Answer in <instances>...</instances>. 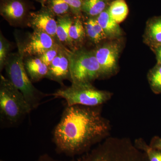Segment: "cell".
<instances>
[{
    "label": "cell",
    "instance_id": "5",
    "mask_svg": "<svg viewBox=\"0 0 161 161\" xmlns=\"http://www.w3.org/2000/svg\"><path fill=\"white\" fill-rule=\"evenodd\" d=\"M52 95L65 100L67 106L79 105L95 107L105 103L111 98L109 92L100 91L92 84H76L58 90Z\"/></svg>",
    "mask_w": 161,
    "mask_h": 161
},
{
    "label": "cell",
    "instance_id": "18",
    "mask_svg": "<svg viewBox=\"0 0 161 161\" xmlns=\"http://www.w3.org/2000/svg\"><path fill=\"white\" fill-rule=\"evenodd\" d=\"M85 29L79 19L73 20L69 32V38L72 43H79L84 39L86 35Z\"/></svg>",
    "mask_w": 161,
    "mask_h": 161
},
{
    "label": "cell",
    "instance_id": "10",
    "mask_svg": "<svg viewBox=\"0 0 161 161\" xmlns=\"http://www.w3.org/2000/svg\"><path fill=\"white\" fill-rule=\"evenodd\" d=\"M47 78L59 83H62L65 79H69V60L66 52L60 50L48 67Z\"/></svg>",
    "mask_w": 161,
    "mask_h": 161
},
{
    "label": "cell",
    "instance_id": "2",
    "mask_svg": "<svg viewBox=\"0 0 161 161\" xmlns=\"http://www.w3.org/2000/svg\"><path fill=\"white\" fill-rule=\"evenodd\" d=\"M32 111L21 92L8 78L1 75L0 116L9 126L16 125Z\"/></svg>",
    "mask_w": 161,
    "mask_h": 161
},
{
    "label": "cell",
    "instance_id": "21",
    "mask_svg": "<svg viewBox=\"0 0 161 161\" xmlns=\"http://www.w3.org/2000/svg\"><path fill=\"white\" fill-rule=\"evenodd\" d=\"M84 27L87 36L94 43H98L102 41L97 33L93 24V18L87 20L85 23Z\"/></svg>",
    "mask_w": 161,
    "mask_h": 161
},
{
    "label": "cell",
    "instance_id": "14",
    "mask_svg": "<svg viewBox=\"0 0 161 161\" xmlns=\"http://www.w3.org/2000/svg\"><path fill=\"white\" fill-rule=\"evenodd\" d=\"M109 13L116 23H121L129 14V8L125 0H115L108 8Z\"/></svg>",
    "mask_w": 161,
    "mask_h": 161
},
{
    "label": "cell",
    "instance_id": "9",
    "mask_svg": "<svg viewBox=\"0 0 161 161\" xmlns=\"http://www.w3.org/2000/svg\"><path fill=\"white\" fill-rule=\"evenodd\" d=\"M28 12V5L25 0H1V15L12 24L21 23Z\"/></svg>",
    "mask_w": 161,
    "mask_h": 161
},
{
    "label": "cell",
    "instance_id": "16",
    "mask_svg": "<svg viewBox=\"0 0 161 161\" xmlns=\"http://www.w3.org/2000/svg\"><path fill=\"white\" fill-rule=\"evenodd\" d=\"M46 4L50 11L59 17L69 14L71 12L69 6L64 0H47Z\"/></svg>",
    "mask_w": 161,
    "mask_h": 161
},
{
    "label": "cell",
    "instance_id": "4",
    "mask_svg": "<svg viewBox=\"0 0 161 161\" xmlns=\"http://www.w3.org/2000/svg\"><path fill=\"white\" fill-rule=\"evenodd\" d=\"M69 63V80L72 84H92L102 75L95 53L84 50L66 52Z\"/></svg>",
    "mask_w": 161,
    "mask_h": 161
},
{
    "label": "cell",
    "instance_id": "15",
    "mask_svg": "<svg viewBox=\"0 0 161 161\" xmlns=\"http://www.w3.org/2000/svg\"><path fill=\"white\" fill-rule=\"evenodd\" d=\"M109 0H87L83 2L82 11L90 16H97L106 9Z\"/></svg>",
    "mask_w": 161,
    "mask_h": 161
},
{
    "label": "cell",
    "instance_id": "26",
    "mask_svg": "<svg viewBox=\"0 0 161 161\" xmlns=\"http://www.w3.org/2000/svg\"><path fill=\"white\" fill-rule=\"evenodd\" d=\"M36 1L41 3L42 4V6H45L47 0H36Z\"/></svg>",
    "mask_w": 161,
    "mask_h": 161
},
{
    "label": "cell",
    "instance_id": "24",
    "mask_svg": "<svg viewBox=\"0 0 161 161\" xmlns=\"http://www.w3.org/2000/svg\"><path fill=\"white\" fill-rule=\"evenodd\" d=\"M69 6L73 14L78 16L82 11L83 1L82 0H64Z\"/></svg>",
    "mask_w": 161,
    "mask_h": 161
},
{
    "label": "cell",
    "instance_id": "23",
    "mask_svg": "<svg viewBox=\"0 0 161 161\" xmlns=\"http://www.w3.org/2000/svg\"><path fill=\"white\" fill-rule=\"evenodd\" d=\"M60 51L59 47L58 45H56L54 47L51 48L41 55L39 58L43 63L49 67Z\"/></svg>",
    "mask_w": 161,
    "mask_h": 161
},
{
    "label": "cell",
    "instance_id": "22",
    "mask_svg": "<svg viewBox=\"0 0 161 161\" xmlns=\"http://www.w3.org/2000/svg\"><path fill=\"white\" fill-rule=\"evenodd\" d=\"M149 80L153 90L157 92H161V65L151 72Z\"/></svg>",
    "mask_w": 161,
    "mask_h": 161
},
{
    "label": "cell",
    "instance_id": "6",
    "mask_svg": "<svg viewBox=\"0 0 161 161\" xmlns=\"http://www.w3.org/2000/svg\"><path fill=\"white\" fill-rule=\"evenodd\" d=\"M56 45L51 36L43 32L34 30L22 48V53L23 56L40 57Z\"/></svg>",
    "mask_w": 161,
    "mask_h": 161
},
{
    "label": "cell",
    "instance_id": "29",
    "mask_svg": "<svg viewBox=\"0 0 161 161\" xmlns=\"http://www.w3.org/2000/svg\"><path fill=\"white\" fill-rule=\"evenodd\" d=\"M0 161H4V160H1Z\"/></svg>",
    "mask_w": 161,
    "mask_h": 161
},
{
    "label": "cell",
    "instance_id": "13",
    "mask_svg": "<svg viewBox=\"0 0 161 161\" xmlns=\"http://www.w3.org/2000/svg\"><path fill=\"white\" fill-rule=\"evenodd\" d=\"M73 22L69 14L60 17L58 19L56 36L60 42L70 45L72 44L69 38V32Z\"/></svg>",
    "mask_w": 161,
    "mask_h": 161
},
{
    "label": "cell",
    "instance_id": "7",
    "mask_svg": "<svg viewBox=\"0 0 161 161\" xmlns=\"http://www.w3.org/2000/svg\"><path fill=\"white\" fill-rule=\"evenodd\" d=\"M54 16L46 6H43L40 11L30 14V25L34 30L43 32L54 37L57 28Z\"/></svg>",
    "mask_w": 161,
    "mask_h": 161
},
{
    "label": "cell",
    "instance_id": "3",
    "mask_svg": "<svg viewBox=\"0 0 161 161\" xmlns=\"http://www.w3.org/2000/svg\"><path fill=\"white\" fill-rule=\"evenodd\" d=\"M23 55L20 47L17 53L9 54L5 64L8 80L23 94L32 110L39 106L47 95L37 89L27 75L23 60Z\"/></svg>",
    "mask_w": 161,
    "mask_h": 161
},
{
    "label": "cell",
    "instance_id": "20",
    "mask_svg": "<svg viewBox=\"0 0 161 161\" xmlns=\"http://www.w3.org/2000/svg\"><path fill=\"white\" fill-rule=\"evenodd\" d=\"M9 43L1 34L0 37V68L1 70L5 67V64L9 56Z\"/></svg>",
    "mask_w": 161,
    "mask_h": 161
},
{
    "label": "cell",
    "instance_id": "17",
    "mask_svg": "<svg viewBox=\"0 0 161 161\" xmlns=\"http://www.w3.org/2000/svg\"><path fill=\"white\" fill-rule=\"evenodd\" d=\"M134 144L136 147L146 153L149 161H161V151L150 147L143 140H136Z\"/></svg>",
    "mask_w": 161,
    "mask_h": 161
},
{
    "label": "cell",
    "instance_id": "12",
    "mask_svg": "<svg viewBox=\"0 0 161 161\" xmlns=\"http://www.w3.org/2000/svg\"><path fill=\"white\" fill-rule=\"evenodd\" d=\"M103 29L107 37L116 38L120 36L121 31L118 23L110 16L108 9L102 12L96 18Z\"/></svg>",
    "mask_w": 161,
    "mask_h": 161
},
{
    "label": "cell",
    "instance_id": "25",
    "mask_svg": "<svg viewBox=\"0 0 161 161\" xmlns=\"http://www.w3.org/2000/svg\"><path fill=\"white\" fill-rule=\"evenodd\" d=\"M150 145L153 148L161 151V138L157 137L153 138Z\"/></svg>",
    "mask_w": 161,
    "mask_h": 161
},
{
    "label": "cell",
    "instance_id": "19",
    "mask_svg": "<svg viewBox=\"0 0 161 161\" xmlns=\"http://www.w3.org/2000/svg\"><path fill=\"white\" fill-rule=\"evenodd\" d=\"M148 33L149 38L153 43L161 44V19L150 23Z\"/></svg>",
    "mask_w": 161,
    "mask_h": 161
},
{
    "label": "cell",
    "instance_id": "8",
    "mask_svg": "<svg viewBox=\"0 0 161 161\" xmlns=\"http://www.w3.org/2000/svg\"><path fill=\"white\" fill-rule=\"evenodd\" d=\"M119 50L118 44L112 43L103 45L95 52L102 75L112 73L116 68Z\"/></svg>",
    "mask_w": 161,
    "mask_h": 161
},
{
    "label": "cell",
    "instance_id": "27",
    "mask_svg": "<svg viewBox=\"0 0 161 161\" xmlns=\"http://www.w3.org/2000/svg\"><path fill=\"white\" fill-rule=\"evenodd\" d=\"M158 54L159 58L161 60V48L159 49L158 51Z\"/></svg>",
    "mask_w": 161,
    "mask_h": 161
},
{
    "label": "cell",
    "instance_id": "11",
    "mask_svg": "<svg viewBox=\"0 0 161 161\" xmlns=\"http://www.w3.org/2000/svg\"><path fill=\"white\" fill-rule=\"evenodd\" d=\"M24 65L32 82H37L47 77L48 67L43 63L40 58L28 59L25 61Z\"/></svg>",
    "mask_w": 161,
    "mask_h": 161
},
{
    "label": "cell",
    "instance_id": "1",
    "mask_svg": "<svg viewBox=\"0 0 161 161\" xmlns=\"http://www.w3.org/2000/svg\"><path fill=\"white\" fill-rule=\"evenodd\" d=\"M111 130L100 106H71L64 110L55 127L53 141L58 153L70 157L84 154L105 139Z\"/></svg>",
    "mask_w": 161,
    "mask_h": 161
},
{
    "label": "cell",
    "instance_id": "28",
    "mask_svg": "<svg viewBox=\"0 0 161 161\" xmlns=\"http://www.w3.org/2000/svg\"><path fill=\"white\" fill-rule=\"evenodd\" d=\"M83 2H84V1H87V0H82Z\"/></svg>",
    "mask_w": 161,
    "mask_h": 161
}]
</instances>
